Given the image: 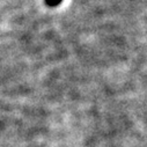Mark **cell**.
<instances>
[{
	"label": "cell",
	"instance_id": "6da1fadb",
	"mask_svg": "<svg viewBox=\"0 0 147 147\" xmlns=\"http://www.w3.org/2000/svg\"><path fill=\"white\" fill-rule=\"evenodd\" d=\"M44 1L49 7H56L61 3V0H44Z\"/></svg>",
	"mask_w": 147,
	"mask_h": 147
}]
</instances>
